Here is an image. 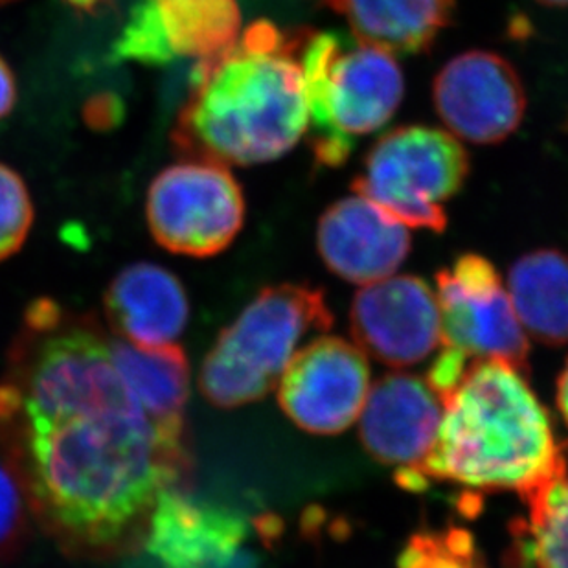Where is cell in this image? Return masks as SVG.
<instances>
[{"label":"cell","mask_w":568,"mask_h":568,"mask_svg":"<svg viewBox=\"0 0 568 568\" xmlns=\"http://www.w3.org/2000/svg\"><path fill=\"white\" fill-rule=\"evenodd\" d=\"M0 455L64 556L113 561L145 548L170 489H190V438L156 424L94 313L30 302L0 376Z\"/></svg>","instance_id":"obj_1"},{"label":"cell","mask_w":568,"mask_h":568,"mask_svg":"<svg viewBox=\"0 0 568 568\" xmlns=\"http://www.w3.org/2000/svg\"><path fill=\"white\" fill-rule=\"evenodd\" d=\"M302 36L256 21L225 52L199 61L173 131L178 150L225 166H256L290 153L310 131Z\"/></svg>","instance_id":"obj_2"},{"label":"cell","mask_w":568,"mask_h":568,"mask_svg":"<svg viewBox=\"0 0 568 568\" xmlns=\"http://www.w3.org/2000/svg\"><path fill=\"white\" fill-rule=\"evenodd\" d=\"M440 402V429L413 491L438 480L525 497L567 471L547 410L514 366L471 361Z\"/></svg>","instance_id":"obj_3"},{"label":"cell","mask_w":568,"mask_h":568,"mask_svg":"<svg viewBox=\"0 0 568 568\" xmlns=\"http://www.w3.org/2000/svg\"><path fill=\"white\" fill-rule=\"evenodd\" d=\"M333 324L324 291L310 285L265 287L220 333L199 374V390L217 408H240L260 402L310 335Z\"/></svg>","instance_id":"obj_4"},{"label":"cell","mask_w":568,"mask_h":568,"mask_svg":"<svg viewBox=\"0 0 568 568\" xmlns=\"http://www.w3.org/2000/svg\"><path fill=\"white\" fill-rule=\"evenodd\" d=\"M316 161L341 166L355 136L374 133L402 105L405 80L386 50H343L332 33L304 32L298 50Z\"/></svg>","instance_id":"obj_5"},{"label":"cell","mask_w":568,"mask_h":568,"mask_svg":"<svg viewBox=\"0 0 568 568\" xmlns=\"http://www.w3.org/2000/svg\"><path fill=\"white\" fill-rule=\"evenodd\" d=\"M469 155L444 129L405 125L383 134L366 155L354 193L408 229L444 232L445 203L464 189Z\"/></svg>","instance_id":"obj_6"},{"label":"cell","mask_w":568,"mask_h":568,"mask_svg":"<svg viewBox=\"0 0 568 568\" xmlns=\"http://www.w3.org/2000/svg\"><path fill=\"white\" fill-rule=\"evenodd\" d=\"M151 236L168 253L210 257L231 247L245 221V197L220 162L184 159L162 170L145 195Z\"/></svg>","instance_id":"obj_7"},{"label":"cell","mask_w":568,"mask_h":568,"mask_svg":"<svg viewBox=\"0 0 568 568\" xmlns=\"http://www.w3.org/2000/svg\"><path fill=\"white\" fill-rule=\"evenodd\" d=\"M442 349L462 359L500 361L528 372L530 344L494 263L464 254L436 274Z\"/></svg>","instance_id":"obj_8"},{"label":"cell","mask_w":568,"mask_h":568,"mask_svg":"<svg viewBox=\"0 0 568 568\" xmlns=\"http://www.w3.org/2000/svg\"><path fill=\"white\" fill-rule=\"evenodd\" d=\"M276 386L280 407L296 427L310 435H338L365 407L371 366L357 344L316 337L298 349Z\"/></svg>","instance_id":"obj_9"},{"label":"cell","mask_w":568,"mask_h":568,"mask_svg":"<svg viewBox=\"0 0 568 568\" xmlns=\"http://www.w3.org/2000/svg\"><path fill=\"white\" fill-rule=\"evenodd\" d=\"M433 100L449 133L475 145L505 142L526 113L519 72L488 50H469L447 61L436 75Z\"/></svg>","instance_id":"obj_10"},{"label":"cell","mask_w":568,"mask_h":568,"mask_svg":"<svg viewBox=\"0 0 568 568\" xmlns=\"http://www.w3.org/2000/svg\"><path fill=\"white\" fill-rule=\"evenodd\" d=\"M355 343L363 354L394 368L427 359L442 344L440 307L418 276H388L355 295L349 312Z\"/></svg>","instance_id":"obj_11"},{"label":"cell","mask_w":568,"mask_h":568,"mask_svg":"<svg viewBox=\"0 0 568 568\" xmlns=\"http://www.w3.org/2000/svg\"><path fill=\"white\" fill-rule=\"evenodd\" d=\"M359 419L366 450L381 464L397 467V484L413 491L440 429L438 394L425 379L388 374L371 386Z\"/></svg>","instance_id":"obj_12"},{"label":"cell","mask_w":568,"mask_h":568,"mask_svg":"<svg viewBox=\"0 0 568 568\" xmlns=\"http://www.w3.org/2000/svg\"><path fill=\"white\" fill-rule=\"evenodd\" d=\"M316 247L332 273L368 285L402 267L410 253V229L354 193L321 215Z\"/></svg>","instance_id":"obj_13"},{"label":"cell","mask_w":568,"mask_h":568,"mask_svg":"<svg viewBox=\"0 0 568 568\" xmlns=\"http://www.w3.org/2000/svg\"><path fill=\"white\" fill-rule=\"evenodd\" d=\"M109 332L144 349L175 346L189 326V295L181 280L162 265L131 263L103 295Z\"/></svg>","instance_id":"obj_14"},{"label":"cell","mask_w":568,"mask_h":568,"mask_svg":"<svg viewBox=\"0 0 568 568\" xmlns=\"http://www.w3.org/2000/svg\"><path fill=\"white\" fill-rule=\"evenodd\" d=\"M190 489L162 495L151 517L145 548L164 568H209L231 559L245 539L242 520L199 505Z\"/></svg>","instance_id":"obj_15"},{"label":"cell","mask_w":568,"mask_h":568,"mask_svg":"<svg viewBox=\"0 0 568 568\" xmlns=\"http://www.w3.org/2000/svg\"><path fill=\"white\" fill-rule=\"evenodd\" d=\"M357 43L390 54H419L449 27L455 0H329Z\"/></svg>","instance_id":"obj_16"},{"label":"cell","mask_w":568,"mask_h":568,"mask_svg":"<svg viewBox=\"0 0 568 568\" xmlns=\"http://www.w3.org/2000/svg\"><path fill=\"white\" fill-rule=\"evenodd\" d=\"M508 293L525 332L548 346L568 344V256L539 248L509 268Z\"/></svg>","instance_id":"obj_17"},{"label":"cell","mask_w":568,"mask_h":568,"mask_svg":"<svg viewBox=\"0 0 568 568\" xmlns=\"http://www.w3.org/2000/svg\"><path fill=\"white\" fill-rule=\"evenodd\" d=\"M113 335V333H111ZM114 359L148 413L162 429L190 438L186 403L190 397V363L183 348L144 349L113 335Z\"/></svg>","instance_id":"obj_18"},{"label":"cell","mask_w":568,"mask_h":568,"mask_svg":"<svg viewBox=\"0 0 568 568\" xmlns=\"http://www.w3.org/2000/svg\"><path fill=\"white\" fill-rule=\"evenodd\" d=\"M148 4L172 61L210 60L242 33L237 0H148Z\"/></svg>","instance_id":"obj_19"},{"label":"cell","mask_w":568,"mask_h":568,"mask_svg":"<svg viewBox=\"0 0 568 568\" xmlns=\"http://www.w3.org/2000/svg\"><path fill=\"white\" fill-rule=\"evenodd\" d=\"M528 517L514 526V568H568V471L523 497Z\"/></svg>","instance_id":"obj_20"},{"label":"cell","mask_w":568,"mask_h":568,"mask_svg":"<svg viewBox=\"0 0 568 568\" xmlns=\"http://www.w3.org/2000/svg\"><path fill=\"white\" fill-rule=\"evenodd\" d=\"M397 565L399 568H488L473 537L462 528L425 531L413 537Z\"/></svg>","instance_id":"obj_21"},{"label":"cell","mask_w":568,"mask_h":568,"mask_svg":"<svg viewBox=\"0 0 568 568\" xmlns=\"http://www.w3.org/2000/svg\"><path fill=\"white\" fill-rule=\"evenodd\" d=\"M33 223V204L21 175L0 162V262L21 251Z\"/></svg>","instance_id":"obj_22"},{"label":"cell","mask_w":568,"mask_h":568,"mask_svg":"<svg viewBox=\"0 0 568 568\" xmlns=\"http://www.w3.org/2000/svg\"><path fill=\"white\" fill-rule=\"evenodd\" d=\"M32 511L21 484L0 455V564L22 552L32 536Z\"/></svg>","instance_id":"obj_23"},{"label":"cell","mask_w":568,"mask_h":568,"mask_svg":"<svg viewBox=\"0 0 568 568\" xmlns=\"http://www.w3.org/2000/svg\"><path fill=\"white\" fill-rule=\"evenodd\" d=\"M17 87L16 78L10 67L0 58V120L11 113V109L16 105Z\"/></svg>","instance_id":"obj_24"},{"label":"cell","mask_w":568,"mask_h":568,"mask_svg":"<svg viewBox=\"0 0 568 568\" xmlns=\"http://www.w3.org/2000/svg\"><path fill=\"white\" fill-rule=\"evenodd\" d=\"M556 397H558L559 414H561V418L565 419V424L568 427V361L565 371L559 376L558 394H556Z\"/></svg>","instance_id":"obj_25"},{"label":"cell","mask_w":568,"mask_h":568,"mask_svg":"<svg viewBox=\"0 0 568 568\" xmlns=\"http://www.w3.org/2000/svg\"><path fill=\"white\" fill-rule=\"evenodd\" d=\"M539 4L550 6V8H567L568 0H537Z\"/></svg>","instance_id":"obj_26"},{"label":"cell","mask_w":568,"mask_h":568,"mask_svg":"<svg viewBox=\"0 0 568 568\" xmlns=\"http://www.w3.org/2000/svg\"><path fill=\"white\" fill-rule=\"evenodd\" d=\"M326 2H329V0H326Z\"/></svg>","instance_id":"obj_27"},{"label":"cell","mask_w":568,"mask_h":568,"mask_svg":"<svg viewBox=\"0 0 568 568\" xmlns=\"http://www.w3.org/2000/svg\"><path fill=\"white\" fill-rule=\"evenodd\" d=\"M0 2H2V0H0Z\"/></svg>","instance_id":"obj_28"}]
</instances>
